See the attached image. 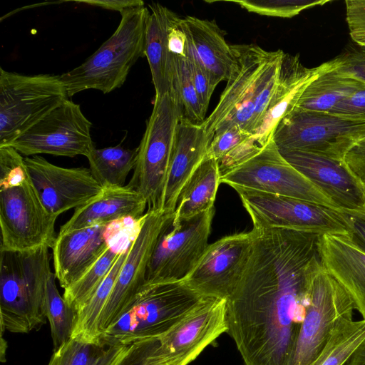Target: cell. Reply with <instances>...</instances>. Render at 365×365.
I'll return each mask as SVG.
<instances>
[{"instance_id":"cell-1","label":"cell","mask_w":365,"mask_h":365,"mask_svg":"<svg viewBox=\"0 0 365 365\" xmlns=\"http://www.w3.org/2000/svg\"><path fill=\"white\" fill-rule=\"evenodd\" d=\"M257 230L245 269L226 299L227 333L245 365H292L312 280L322 264L321 235Z\"/></svg>"},{"instance_id":"cell-2","label":"cell","mask_w":365,"mask_h":365,"mask_svg":"<svg viewBox=\"0 0 365 365\" xmlns=\"http://www.w3.org/2000/svg\"><path fill=\"white\" fill-rule=\"evenodd\" d=\"M56 219L43 204L24 158L10 145L0 147V250L53 248Z\"/></svg>"},{"instance_id":"cell-3","label":"cell","mask_w":365,"mask_h":365,"mask_svg":"<svg viewBox=\"0 0 365 365\" xmlns=\"http://www.w3.org/2000/svg\"><path fill=\"white\" fill-rule=\"evenodd\" d=\"M49 247L0 250L1 331L29 333L46 322L44 295L50 274Z\"/></svg>"},{"instance_id":"cell-4","label":"cell","mask_w":365,"mask_h":365,"mask_svg":"<svg viewBox=\"0 0 365 365\" xmlns=\"http://www.w3.org/2000/svg\"><path fill=\"white\" fill-rule=\"evenodd\" d=\"M208 297L184 280L145 282L119 318L101 334L113 344L160 338Z\"/></svg>"},{"instance_id":"cell-5","label":"cell","mask_w":365,"mask_h":365,"mask_svg":"<svg viewBox=\"0 0 365 365\" xmlns=\"http://www.w3.org/2000/svg\"><path fill=\"white\" fill-rule=\"evenodd\" d=\"M148 14L145 6L120 12L111 36L80 66L60 75L68 97L88 89L108 93L123 85L133 65L145 57Z\"/></svg>"},{"instance_id":"cell-6","label":"cell","mask_w":365,"mask_h":365,"mask_svg":"<svg viewBox=\"0 0 365 365\" xmlns=\"http://www.w3.org/2000/svg\"><path fill=\"white\" fill-rule=\"evenodd\" d=\"M365 137V115H347L294 108L272 133L279 150H300L344 161Z\"/></svg>"},{"instance_id":"cell-7","label":"cell","mask_w":365,"mask_h":365,"mask_svg":"<svg viewBox=\"0 0 365 365\" xmlns=\"http://www.w3.org/2000/svg\"><path fill=\"white\" fill-rule=\"evenodd\" d=\"M68 99L60 76H28L0 68V147L9 145Z\"/></svg>"},{"instance_id":"cell-8","label":"cell","mask_w":365,"mask_h":365,"mask_svg":"<svg viewBox=\"0 0 365 365\" xmlns=\"http://www.w3.org/2000/svg\"><path fill=\"white\" fill-rule=\"evenodd\" d=\"M180 108L171 93L155 96L127 186L146 200L148 210H160L167 180Z\"/></svg>"},{"instance_id":"cell-9","label":"cell","mask_w":365,"mask_h":365,"mask_svg":"<svg viewBox=\"0 0 365 365\" xmlns=\"http://www.w3.org/2000/svg\"><path fill=\"white\" fill-rule=\"evenodd\" d=\"M253 228H284L319 235H349L344 212L301 199L233 187Z\"/></svg>"},{"instance_id":"cell-10","label":"cell","mask_w":365,"mask_h":365,"mask_svg":"<svg viewBox=\"0 0 365 365\" xmlns=\"http://www.w3.org/2000/svg\"><path fill=\"white\" fill-rule=\"evenodd\" d=\"M354 303L323 263L315 273L309 304L299 330L292 365H310L336 325L353 319Z\"/></svg>"},{"instance_id":"cell-11","label":"cell","mask_w":365,"mask_h":365,"mask_svg":"<svg viewBox=\"0 0 365 365\" xmlns=\"http://www.w3.org/2000/svg\"><path fill=\"white\" fill-rule=\"evenodd\" d=\"M220 183L232 187H240L301 199L339 210L320 190L284 159L272 136L257 154L221 176Z\"/></svg>"},{"instance_id":"cell-12","label":"cell","mask_w":365,"mask_h":365,"mask_svg":"<svg viewBox=\"0 0 365 365\" xmlns=\"http://www.w3.org/2000/svg\"><path fill=\"white\" fill-rule=\"evenodd\" d=\"M214 207L188 219L172 221L160 235L150 257L146 282L184 280L208 244Z\"/></svg>"},{"instance_id":"cell-13","label":"cell","mask_w":365,"mask_h":365,"mask_svg":"<svg viewBox=\"0 0 365 365\" xmlns=\"http://www.w3.org/2000/svg\"><path fill=\"white\" fill-rule=\"evenodd\" d=\"M227 331L226 299L208 297L159 338L145 365H187Z\"/></svg>"},{"instance_id":"cell-14","label":"cell","mask_w":365,"mask_h":365,"mask_svg":"<svg viewBox=\"0 0 365 365\" xmlns=\"http://www.w3.org/2000/svg\"><path fill=\"white\" fill-rule=\"evenodd\" d=\"M91 125L81 106L68 99L9 145L26 156L50 154L87 157L95 148Z\"/></svg>"},{"instance_id":"cell-15","label":"cell","mask_w":365,"mask_h":365,"mask_svg":"<svg viewBox=\"0 0 365 365\" xmlns=\"http://www.w3.org/2000/svg\"><path fill=\"white\" fill-rule=\"evenodd\" d=\"M173 220V215L160 210H147L141 218L138 232L130 240L128 255L100 316L101 336L119 318L146 282L148 265L155 246Z\"/></svg>"},{"instance_id":"cell-16","label":"cell","mask_w":365,"mask_h":365,"mask_svg":"<svg viewBox=\"0 0 365 365\" xmlns=\"http://www.w3.org/2000/svg\"><path fill=\"white\" fill-rule=\"evenodd\" d=\"M257 234L253 228L209 244L184 281L205 297L226 299L242 277Z\"/></svg>"},{"instance_id":"cell-17","label":"cell","mask_w":365,"mask_h":365,"mask_svg":"<svg viewBox=\"0 0 365 365\" xmlns=\"http://www.w3.org/2000/svg\"><path fill=\"white\" fill-rule=\"evenodd\" d=\"M234 63L215 108L202 123L211 141L216 129L235 115L254 127L255 101L263 71L274 54L256 44L231 45Z\"/></svg>"},{"instance_id":"cell-18","label":"cell","mask_w":365,"mask_h":365,"mask_svg":"<svg viewBox=\"0 0 365 365\" xmlns=\"http://www.w3.org/2000/svg\"><path fill=\"white\" fill-rule=\"evenodd\" d=\"M24 160L43 204L57 217L90 202L103 190L89 168L60 167L40 155Z\"/></svg>"},{"instance_id":"cell-19","label":"cell","mask_w":365,"mask_h":365,"mask_svg":"<svg viewBox=\"0 0 365 365\" xmlns=\"http://www.w3.org/2000/svg\"><path fill=\"white\" fill-rule=\"evenodd\" d=\"M122 221L58 234L53 247L54 273L64 289L77 280L126 230Z\"/></svg>"},{"instance_id":"cell-20","label":"cell","mask_w":365,"mask_h":365,"mask_svg":"<svg viewBox=\"0 0 365 365\" xmlns=\"http://www.w3.org/2000/svg\"><path fill=\"white\" fill-rule=\"evenodd\" d=\"M284 159L344 212L365 211L364 184L344 161L300 150H279Z\"/></svg>"},{"instance_id":"cell-21","label":"cell","mask_w":365,"mask_h":365,"mask_svg":"<svg viewBox=\"0 0 365 365\" xmlns=\"http://www.w3.org/2000/svg\"><path fill=\"white\" fill-rule=\"evenodd\" d=\"M335 67L336 63L332 59L317 67L309 68L301 63L298 56L284 53L275 89L266 112L252 135L254 138L265 145L280 120L296 108L307 87L319 75Z\"/></svg>"},{"instance_id":"cell-22","label":"cell","mask_w":365,"mask_h":365,"mask_svg":"<svg viewBox=\"0 0 365 365\" xmlns=\"http://www.w3.org/2000/svg\"><path fill=\"white\" fill-rule=\"evenodd\" d=\"M210 142L202 123L180 118L176 128L160 210L174 215L178 195L206 157Z\"/></svg>"},{"instance_id":"cell-23","label":"cell","mask_w":365,"mask_h":365,"mask_svg":"<svg viewBox=\"0 0 365 365\" xmlns=\"http://www.w3.org/2000/svg\"><path fill=\"white\" fill-rule=\"evenodd\" d=\"M319 250L324 267L349 294L365 319V253L349 235L334 234L320 236Z\"/></svg>"},{"instance_id":"cell-24","label":"cell","mask_w":365,"mask_h":365,"mask_svg":"<svg viewBox=\"0 0 365 365\" xmlns=\"http://www.w3.org/2000/svg\"><path fill=\"white\" fill-rule=\"evenodd\" d=\"M146 206L145 197L127 185L106 187L95 199L76 208L58 233L127 219L138 220L145 215Z\"/></svg>"},{"instance_id":"cell-25","label":"cell","mask_w":365,"mask_h":365,"mask_svg":"<svg viewBox=\"0 0 365 365\" xmlns=\"http://www.w3.org/2000/svg\"><path fill=\"white\" fill-rule=\"evenodd\" d=\"M180 25L185 34L189 52L207 73L212 85L227 80L234 63L231 45L215 21L187 16Z\"/></svg>"},{"instance_id":"cell-26","label":"cell","mask_w":365,"mask_h":365,"mask_svg":"<svg viewBox=\"0 0 365 365\" xmlns=\"http://www.w3.org/2000/svg\"><path fill=\"white\" fill-rule=\"evenodd\" d=\"M149 6L144 51L150 66L155 96L172 90L173 56L169 49L168 34L179 16L167 7L153 3Z\"/></svg>"},{"instance_id":"cell-27","label":"cell","mask_w":365,"mask_h":365,"mask_svg":"<svg viewBox=\"0 0 365 365\" xmlns=\"http://www.w3.org/2000/svg\"><path fill=\"white\" fill-rule=\"evenodd\" d=\"M220 183L217 161L206 156L182 187L173 221L188 219L213 207Z\"/></svg>"},{"instance_id":"cell-28","label":"cell","mask_w":365,"mask_h":365,"mask_svg":"<svg viewBox=\"0 0 365 365\" xmlns=\"http://www.w3.org/2000/svg\"><path fill=\"white\" fill-rule=\"evenodd\" d=\"M130 345L70 338L54 350L48 365H119Z\"/></svg>"},{"instance_id":"cell-29","label":"cell","mask_w":365,"mask_h":365,"mask_svg":"<svg viewBox=\"0 0 365 365\" xmlns=\"http://www.w3.org/2000/svg\"><path fill=\"white\" fill-rule=\"evenodd\" d=\"M331 68L315 78L304 90L296 108L331 113L362 84Z\"/></svg>"},{"instance_id":"cell-30","label":"cell","mask_w":365,"mask_h":365,"mask_svg":"<svg viewBox=\"0 0 365 365\" xmlns=\"http://www.w3.org/2000/svg\"><path fill=\"white\" fill-rule=\"evenodd\" d=\"M138 148H125L120 145L94 148L86 157L94 178L106 187H123L129 173L134 170Z\"/></svg>"},{"instance_id":"cell-31","label":"cell","mask_w":365,"mask_h":365,"mask_svg":"<svg viewBox=\"0 0 365 365\" xmlns=\"http://www.w3.org/2000/svg\"><path fill=\"white\" fill-rule=\"evenodd\" d=\"M129 245L119 256L107 277L85 304L78 310L75 327L71 338L94 341L101 339L99 318L112 292L118 272L128 255Z\"/></svg>"},{"instance_id":"cell-32","label":"cell","mask_w":365,"mask_h":365,"mask_svg":"<svg viewBox=\"0 0 365 365\" xmlns=\"http://www.w3.org/2000/svg\"><path fill=\"white\" fill-rule=\"evenodd\" d=\"M364 338L365 319H343L310 365H345Z\"/></svg>"},{"instance_id":"cell-33","label":"cell","mask_w":365,"mask_h":365,"mask_svg":"<svg viewBox=\"0 0 365 365\" xmlns=\"http://www.w3.org/2000/svg\"><path fill=\"white\" fill-rule=\"evenodd\" d=\"M56 279L55 273L51 272L44 295V312L49 322L54 350L71 337L77 317V311L61 296Z\"/></svg>"},{"instance_id":"cell-34","label":"cell","mask_w":365,"mask_h":365,"mask_svg":"<svg viewBox=\"0 0 365 365\" xmlns=\"http://www.w3.org/2000/svg\"><path fill=\"white\" fill-rule=\"evenodd\" d=\"M120 250L112 245L77 280L64 289L63 298L77 312L94 294L118 259Z\"/></svg>"},{"instance_id":"cell-35","label":"cell","mask_w":365,"mask_h":365,"mask_svg":"<svg viewBox=\"0 0 365 365\" xmlns=\"http://www.w3.org/2000/svg\"><path fill=\"white\" fill-rule=\"evenodd\" d=\"M171 93L176 100L182 118L201 124L206 114L192 83L185 58L173 56V86Z\"/></svg>"},{"instance_id":"cell-36","label":"cell","mask_w":365,"mask_h":365,"mask_svg":"<svg viewBox=\"0 0 365 365\" xmlns=\"http://www.w3.org/2000/svg\"><path fill=\"white\" fill-rule=\"evenodd\" d=\"M249 12L259 15L292 18L301 11L317 6H322L329 0H230Z\"/></svg>"},{"instance_id":"cell-37","label":"cell","mask_w":365,"mask_h":365,"mask_svg":"<svg viewBox=\"0 0 365 365\" xmlns=\"http://www.w3.org/2000/svg\"><path fill=\"white\" fill-rule=\"evenodd\" d=\"M251 135V133L238 125L220 130L213 135L209 143L206 156L217 161Z\"/></svg>"},{"instance_id":"cell-38","label":"cell","mask_w":365,"mask_h":365,"mask_svg":"<svg viewBox=\"0 0 365 365\" xmlns=\"http://www.w3.org/2000/svg\"><path fill=\"white\" fill-rule=\"evenodd\" d=\"M334 61L335 71L365 84V46H359L344 52Z\"/></svg>"},{"instance_id":"cell-39","label":"cell","mask_w":365,"mask_h":365,"mask_svg":"<svg viewBox=\"0 0 365 365\" xmlns=\"http://www.w3.org/2000/svg\"><path fill=\"white\" fill-rule=\"evenodd\" d=\"M264 146L253 135L245 139L217 160L220 177L255 156Z\"/></svg>"},{"instance_id":"cell-40","label":"cell","mask_w":365,"mask_h":365,"mask_svg":"<svg viewBox=\"0 0 365 365\" xmlns=\"http://www.w3.org/2000/svg\"><path fill=\"white\" fill-rule=\"evenodd\" d=\"M185 59L192 83L199 99L204 109L207 111L212 94L215 87L212 85L206 71L189 52L188 49Z\"/></svg>"},{"instance_id":"cell-41","label":"cell","mask_w":365,"mask_h":365,"mask_svg":"<svg viewBox=\"0 0 365 365\" xmlns=\"http://www.w3.org/2000/svg\"><path fill=\"white\" fill-rule=\"evenodd\" d=\"M345 4L350 36L357 45L365 46V0H347Z\"/></svg>"},{"instance_id":"cell-42","label":"cell","mask_w":365,"mask_h":365,"mask_svg":"<svg viewBox=\"0 0 365 365\" xmlns=\"http://www.w3.org/2000/svg\"><path fill=\"white\" fill-rule=\"evenodd\" d=\"M332 113L347 115H365V84L344 98Z\"/></svg>"},{"instance_id":"cell-43","label":"cell","mask_w":365,"mask_h":365,"mask_svg":"<svg viewBox=\"0 0 365 365\" xmlns=\"http://www.w3.org/2000/svg\"><path fill=\"white\" fill-rule=\"evenodd\" d=\"M344 162L350 171L365 182V137L358 141L346 154Z\"/></svg>"},{"instance_id":"cell-44","label":"cell","mask_w":365,"mask_h":365,"mask_svg":"<svg viewBox=\"0 0 365 365\" xmlns=\"http://www.w3.org/2000/svg\"><path fill=\"white\" fill-rule=\"evenodd\" d=\"M159 339H148L133 343L119 365H145L148 355Z\"/></svg>"},{"instance_id":"cell-45","label":"cell","mask_w":365,"mask_h":365,"mask_svg":"<svg viewBox=\"0 0 365 365\" xmlns=\"http://www.w3.org/2000/svg\"><path fill=\"white\" fill-rule=\"evenodd\" d=\"M352 242L365 253V211L344 212Z\"/></svg>"},{"instance_id":"cell-46","label":"cell","mask_w":365,"mask_h":365,"mask_svg":"<svg viewBox=\"0 0 365 365\" xmlns=\"http://www.w3.org/2000/svg\"><path fill=\"white\" fill-rule=\"evenodd\" d=\"M76 3L122 12L124 10L145 6L140 0H83L75 1Z\"/></svg>"},{"instance_id":"cell-47","label":"cell","mask_w":365,"mask_h":365,"mask_svg":"<svg viewBox=\"0 0 365 365\" xmlns=\"http://www.w3.org/2000/svg\"><path fill=\"white\" fill-rule=\"evenodd\" d=\"M345 365H365V338L352 354Z\"/></svg>"},{"instance_id":"cell-48","label":"cell","mask_w":365,"mask_h":365,"mask_svg":"<svg viewBox=\"0 0 365 365\" xmlns=\"http://www.w3.org/2000/svg\"><path fill=\"white\" fill-rule=\"evenodd\" d=\"M1 356L0 359L2 362L6 361V341L3 338V333L1 332Z\"/></svg>"},{"instance_id":"cell-49","label":"cell","mask_w":365,"mask_h":365,"mask_svg":"<svg viewBox=\"0 0 365 365\" xmlns=\"http://www.w3.org/2000/svg\"><path fill=\"white\" fill-rule=\"evenodd\" d=\"M364 184V189H365V182Z\"/></svg>"}]
</instances>
